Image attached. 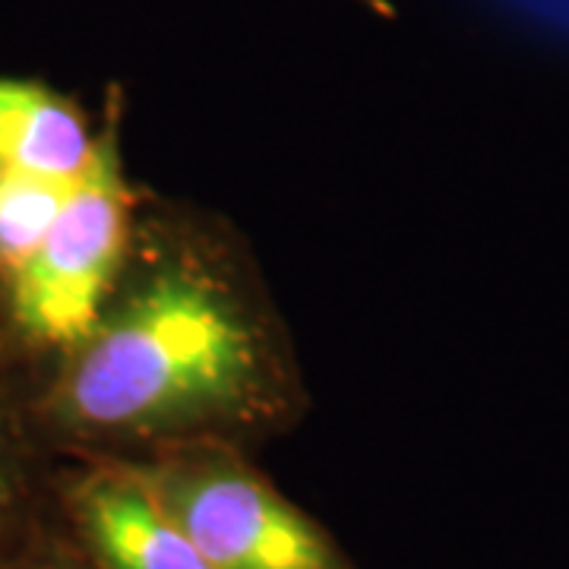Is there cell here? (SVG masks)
I'll return each instance as SVG.
<instances>
[{"label":"cell","mask_w":569,"mask_h":569,"mask_svg":"<svg viewBox=\"0 0 569 569\" xmlns=\"http://www.w3.org/2000/svg\"><path fill=\"white\" fill-rule=\"evenodd\" d=\"M269 320L200 247L130 257L99 326L61 355L32 425L82 456L231 443L288 411Z\"/></svg>","instance_id":"1"},{"label":"cell","mask_w":569,"mask_h":569,"mask_svg":"<svg viewBox=\"0 0 569 569\" xmlns=\"http://www.w3.org/2000/svg\"><path fill=\"white\" fill-rule=\"evenodd\" d=\"M133 257V193L121 118L108 111L89 171L32 257L0 282V317L17 342L67 355L99 326Z\"/></svg>","instance_id":"2"},{"label":"cell","mask_w":569,"mask_h":569,"mask_svg":"<svg viewBox=\"0 0 569 569\" xmlns=\"http://www.w3.org/2000/svg\"><path fill=\"white\" fill-rule=\"evenodd\" d=\"M212 569H358L231 443L133 459Z\"/></svg>","instance_id":"3"},{"label":"cell","mask_w":569,"mask_h":569,"mask_svg":"<svg viewBox=\"0 0 569 569\" xmlns=\"http://www.w3.org/2000/svg\"><path fill=\"white\" fill-rule=\"evenodd\" d=\"M54 493L61 538L89 569H212L133 459L86 456Z\"/></svg>","instance_id":"4"},{"label":"cell","mask_w":569,"mask_h":569,"mask_svg":"<svg viewBox=\"0 0 569 569\" xmlns=\"http://www.w3.org/2000/svg\"><path fill=\"white\" fill-rule=\"evenodd\" d=\"M99 130L77 99L32 77L0 73V168L80 181Z\"/></svg>","instance_id":"5"},{"label":"cell","mask_w":569,"mask_h":569,"mask_svg":"<svg viewBox=\"0 0 569 569\" xmlns=\"http://www.w3.org/2000/svg\"><path fill=\"white\" fill-rule=\"evenodd\" d=\"M77 183L0 168V282L13 276L44 241Z\"/></svg>","instance_id":"6"},{"label":"cell","mask_w":569,"mask_h":569,"mask_svg":"<svg viewBox=\"0 0 569 569\" xmlns=\"http://www.w3.org/2000/svg\"><path fill=\"white\" fill-rule=\"evenodd\" d=\"M32 500H36V490H32L20 437L0 415V557L13 553L36 535Z\"/></svg>","instance_id":"7"},{"label":"cell","mask_w":569,"mask_h":569,"mask_svg":"<svg viewBox=\"0 0 569 569\" xmlns=\"http://www.w3.org/2000/svg\"><path fill=\"white\" fill-rule=\"evenodd\" d=\"M0 569H89L61 535L36 531L26 545L0 557Z\"/></svg>","instance_id":"8"}]
</instances>
